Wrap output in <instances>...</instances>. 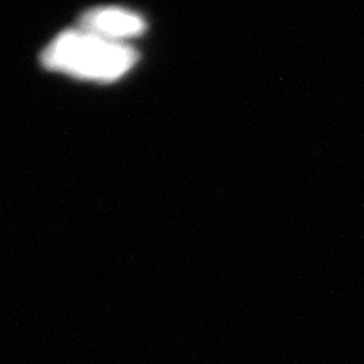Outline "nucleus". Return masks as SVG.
Instances as JSON below:
<instances>
[{
	"instance_id": "f257e3e1",
	"label": "nucleus",
	"mask_w": 364,
	"mask_h": 364,
	"mask_svg": "<svg viewBox=\"0 0 364 364\" xmlns=\"http://www.w3.org/2000/svg\"><path fill=\"white\" fill-rule=\"evenodd\" d=\"M136 58L130 46L103 39L83 29L66 31L43 53L48 70L95 81L122 78L134 68Z\"/></svg>"
},
{
	"instance_id": "f03ea898",
	"label": "nucleus",
	"mask_w": 364,
	"mask_h": 364,
	"mask_svg": "<svg viewBox=\"0 0 364 364\" xmlns=\"http://www.w3.org/2000/svg\"><path fill=\"white\" fill-rule=\"evenodd\" d=\"M81 29L100 38L122 43V39H132L145 31V21L139 14L125 9L103 7L86 12L80 21Z\"/></svg>"
}]
</instances>
